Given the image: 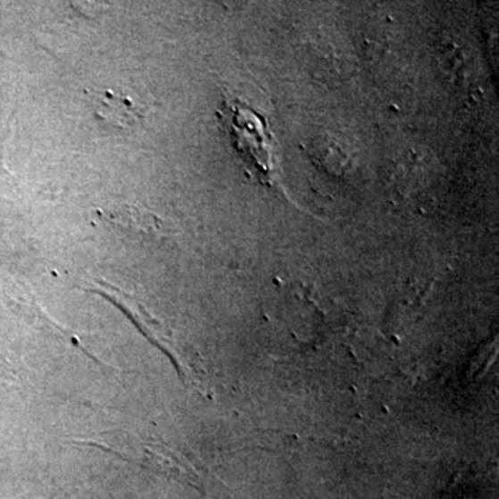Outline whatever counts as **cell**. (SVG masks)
Segmentation results:
<instances>
[{"mask_svg": "<svg viewBox=\"0 0 499 499\" xmlns=\"http://www.w3.org/2000/svg\"><path fill=\"white\" fill-rule=\"evenodd\" d=\"M217 112L248 174L272 187L278 175L277 142L264 115L229 97H223Z\"/></svg>", "mask_w": 499, "mask_h": 499, "instance_id": "6da1fadb", "label": "cell"}]
</instances>
